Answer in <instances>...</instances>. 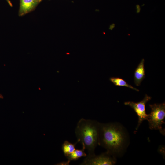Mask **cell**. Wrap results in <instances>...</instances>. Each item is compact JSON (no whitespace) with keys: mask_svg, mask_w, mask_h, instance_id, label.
I'll list each match as a JSON object with an SVG mask.
<instances>
[{"mask_svg":"<svg viewBox=\"0 0 165 165\" xmlns=\"http://www.w3.org/2000/svg\"><path fill=\"white\" fill-rule=\"evenodd\" d=\"M130 143L129 134L126 128L118 122L99 123L98 145L115 157H122Z\"/></svg>","mask_w":165,"mask_h":165,"instance_id":"cell-1","label":"cell"},{"mask_svg":"<svg viewBox=\"0 0 165 165\" xmlns=\"http://www.w3.org/2000/svg\"><path fill=\"white\" fill-rule=\"evenodd\" d=\"M100 123L91 119H81L75 130L77 143L80 142L88 152V156L95 155V150L98 145Z\"/></svg>","mask_w":165,"mask_h":165,"instance_id":"cell-2","label":"cell"},{"mask_svg":"<svg viewBox=\"0 0 165 165\" xmlns=\"http://www.w3.org/2000/svg\"><path fill=\"white\" fill-rule=\"evenodd\" d=\"M150 113L148 114L147 120L149 127L152 130H158L163 135H165V130L162 128V125L165 123V103H155L150 104Z\"/></svg>","mask_w":165,"mask_h":165,"instance_id":"cell-3","label":"cell"},{"mask_svg":"<svg viewBox=\"0 0 165 165\" xmlns=\"http://www.w3.org/2000/svg\"><path fill=\"white\" fill-rule=\"evenodd\" d=\"M116 158L106 152L100 155L86 156L81 165H113L116 163Z\"/></svg>","mask_w":165,"mask_h":165,"instance_id":"cell-4","label":"cell"},{"mask_svg":"<svg viewBox=\"0 0 165 165\" xmlns=\"http://www.w3.org/2000/svg\"><path fill=\"white\" fill-rule=\"evenodd\" d=\"M151 99V97L146 94L143 99L140 102L127 101L124 103L125 105L129 106L131 108L138 116V124L136 127L137 130L143 121L147 120L148 114L146 113L145 111V105Z\"/></svg>","mask_w":165,"mask_h":165,"instance_id":"cell-5","label":"cell"},{"mask_svg":"<svg viewBox=\"0 0 165 165\" xmlns=\"http://www.w3.org/2000/svg\"><path fill=\"white\" fill-rule=\"evenodd\" d=\"M41 0H20L19 15L22 16L32 10Z\"/></svg>","mask_w":165,"mask_h":165,"instance_id":"cell-6","label":"cell"},{"mask_svg":"<svg viewBox=\"0 0 165 165\" xmlns=\"http://www.w3.org/2000/svg\"><path fill=\"white\" fill-rule=\"evenodd\" d=\"M144 62V59H142L134 72V82L136 85L137 86L140 85L141 82L145 77Z\"/></svg>","mask_w":165,"mask_h":165,"instance_id":"cell-7","label":"cell"},{"mask_svg":"<svg viewBox=\"0 0 165 165\" xmlns=\"http://www.w3.org/2000/svg\"><path fill=\"white\" fill-rule=\"evenodd\" d=\"M85 149L82 147L81 149H75L72 153L65 157L68 160L71 161L76 160L82 157H86V154L85 152Z\"/></svg>","mask_w":165,"mask_h":165,"instance_id":"cell-8","label":"cell"},{"mask_svg":"<svg viewBox=\"0 0 165 165\" xmlns=\"http://www.w3.org/2000/svg\"><path fill=\"white\" fill-rule=\"evenodd\" d=\"M78 143L73 144L65 141L62 145V150L65 157L72 153L76 149L75 145Z\"/></svg>","mask_w":165,"mask_h":165,"instance_id":"cell-9","label":"cell"},{"mask_svg":"<svg viewBox=\"0 0 165 165\" xmlns=\"http://www.w3.org/2000/svg\"><path fill=\"white\" fill-rule=\"evenodd\" d=\"M110 81L112 82L115 86H125L132 89L137 91L139 90L135 88L131 85L129 84L125 80L119 77H111L109 79Z\"/></svg>","mask_w":165,"mask_h":165,"instance_id":"cell-10","label":"cell"},{"mask_svg":"<svg viewBox=\"0 0 165 165\" xmlns=\"http://www.w3.org/2000/svg\"><path fill=\"white\" fill-rule=\"evenodd\" d=\"M70 161L68 160L66 161H63L61 162H60L58 163H57L56 165H69V163Z\"/></svg>","mask_w":165,"mask_h":165,"instance_id":"cell-11","label":"cell"},{"mask_svg":"<svg viewBox=\"0 0 165 165\" xmlns=\"http://www.w3.org/2000/svg\"><path fill=\"white\" fill-rule=\"evenodd\" d=\"M136 12L138 13H139L141 11V8L139 5H137L136 6Z\"/></svg>","mask_w":165,"mask_h":165,"instance_id":"cell-12","label":"cell"},{"mask_svg":"<svg viewBox=\"0 0 165 165\" xmlns=\"http://www.w3.org/2000/svg\"><path fill=\"white\" fill-rule=\"evenodd\" d=\"M115 24L114 23H113L111 24L109 27V29L110 30H112L115 27Z\"/></svg>","mask_w":165,"mask_h":165,"instance_id":"cell-13","label":"cell"},{"mask_svg":"<svg viewBox=\"0 0 165 165\" xmlns=\"http://www.w3.org/2000/svg\"><path fill=\"white\" fill-rule=\"evenodd\" d=\"M6 1L11 6H12V4L11 2L9 0H6Z\"/></svg>","mask_w":165,"mask_h":165,"instance_id":"cell-14","label":"cell"}]
</instances>
